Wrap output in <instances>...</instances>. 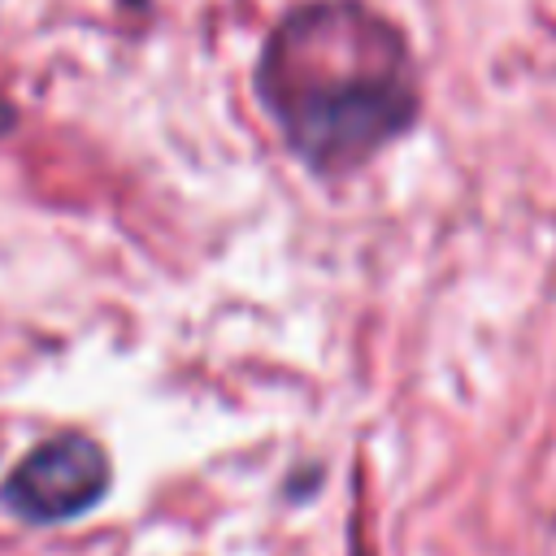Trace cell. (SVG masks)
Here are the masks:
<instances>
[{
  "instance_id": "2",
  "label": "cell",
  "mask_w": 556,
  "mask_h": 556,
  "mask_svg": "<svg viewBox=\"0 0 556 556\" xmlns=\"http://www.w3.org/2000/svg\"><path fill=\"white\" fill-rule=\"evenodd\" d=\"M113 486L109 452L83 434L65 430L35 443L0 482V504L30 526H61L91 513Z\"/></svg>"
},
{
  "instance_id": "1",
  "label": "cell",
  "mask_w": 556,
  "mask_h": 556,
  "mask_svg": "<svg viewBox=\"0 0 556 556\" xmlns=\"http://www.w3.org/2000/svg\"><path fill=\"white\" fill-rule=\"evenodd\" d=\"M256 91L317 174H352L417 122L408 43L361 0L291 9L256 61Z\"/></svg>"
},
{
  "instance_id": "3",
  "label": "cell",
  "mask_w": 556,
  "mask_h": 556,
  "mask_svg": "<svg viewBox=\"0 0 556 556\" xmlns=\"http://www.w3.org/2000/svg\"><path fill=\"white\" fill-rule=\"evenodd\" d=\"M13 122H17V117H13V104L0 96V135H4V130H13Z\"/></svg>"
}]
</instances>
